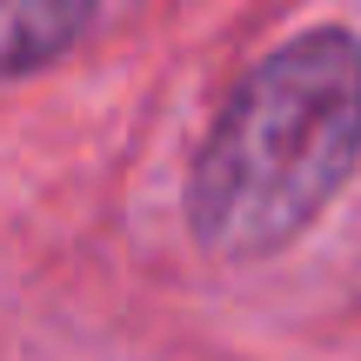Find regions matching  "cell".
Listing matches in <instances>:
<instances>
[{
  "mask_svg": "<svg viewBox=\"0 0 361 361\" xmlns=\"http://www.w3.org/2000/svg\"><path fill=\"white\" fill-rule=\"evenodd\" d=\"M87 13L94 0H0V74H27L67 54Z\"/></svg>",
  "mask_w": 361,
  "mask_h": 361,
  "instance_id": "cell-2",
  "label": "cell"
},
{
  "mask_svg": "<svg viewBox=\"0 0 361 361\" xmlns=\"http://www.w3.org/2000/svg\"><path fill=\"white\" fill-rule=\"evenodd\" d=\"M361 154V40L301 34L234 87L194 154L188 221L221 261H261L288 247L348 180Z\"/></svg>",
  "mask_w": 361,
  "mask_h": 361,
  "instance_id": "cell-1",
  "label": "cell"
}]
</instances>
